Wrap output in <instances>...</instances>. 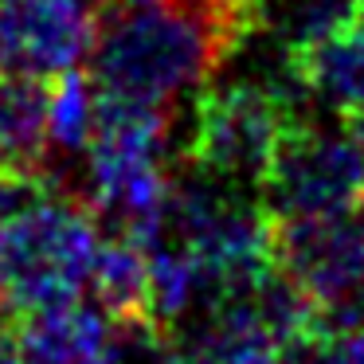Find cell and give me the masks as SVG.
I'll return each mask as SVG.
<instances>
[{
  "label": "cell",
  "mask_w": 364,
  "mask_h": 364,
  "mask_svg": "<svg viewBox=\"0 0 364 364\" xmlns=\"http://www.w3.org/2000/svg\"><path fill=\"white\" fill-rule=\"evenodd\" d=\"M247 20L243 0H106L87 59L90 79L106 102L168 114L204 95Z\"/></svg>",
  "instance_id": "obj_1"
},
{
  "label": "cell",
  "mask_w": 364,
  "mask_h": 364,
  "mask_svg": "<svg viewBox=\"0 0 364 364\" xmlns=\"http://www.w3.org/2000/svg\"><path fill=\"white\" fill-rule=\"evenodd\" d=\"M98 247L95 212L75 196L40 188L0 220V309L24 317L82 298Z\"/></svg>",
  "instance_id": "obj_2"
},
{
  "label": "cell",
  "mask_w": 364,
  "mask_h": 364,
  "mask_svg": "<svg viewBox=\"0 0 364 364\" xmlns=\"http://www.w3.org/2000/svg\"><path fill=\"white\" fill-rule=\"evenodd\" d=\"M168 114L141 106H98V126L87 145V208L110 223L114 235L153 247L165 239L173 176L165 173Z\"/></svg>",
  "instance_id": "obj_3"
},
{
  "label": "cell",
  "mask_w": 364,
  "mask_h": 364,
  "mask_svg": "<svg viewBox=\"0 0 364 364\" xmlns=\"http://www.w3.org/2000/svg\"><path fill=\"white\" fill-rule=\"evenodd\" d=\"M286 134H290V114L270 87L262 82L215 87L200 95L192 161L220 181L259 188Z\"/></svg>",
  "instance_id": "obj_4"
},
{
  "label": "cell",
  "mask_w": 364,
  "mask_h": 364,
  "mask_svg": "<svg viewBox=\"0 0 364 364\" xmlns=\"http://www.w3.org/2000/svg\"><path fill=\"white\" fill-rule=\"evenodd\" d=\"M259 188L274 220L356 208L364 204V141L353 129L290 126Z\"/></svg>",
  "instance_id": "obj_5"
},
{
  "label": "cell",
  "mask_w": 364,
  "mask_h": 364,
  "mask_svg": "<svg viewBox=\"0 0 364 364\" xmlns=\"http://www.w3.org/2000/svg\"><path fill=\"white\" fill-rule=\"evenodd\" d=\"M274 262L314 309L364 294V204L274 220Z\"/></svg>",
  "instance_id": "obj_6"
},
{
  "label": "cell",
  "mask_w": 364,
  "mask_h": 364,
  "mask_svg": "<svg viewBox=\"0 0 364 364\" xmlns=\"http://www.w3.org/2000/svg\"><path fill=\"white\" fill-rule=\"evenodd\" d=\"M95 0H0V75L51 82L95 48Z\"/></svg>",
  "instance_id": "obj_7"
},
{
  "label": "cell",
  "mask_w": 364,
  "mask_h": 364,
  "mask_svg": "<svg viewBox=\"0 0 364 364\" xmlns=\"http://www.w3.org/2000/svg\"><path fill=\"white\" fill-rule=\"evenodd\" d=\"M24 364H118L122 325L98 301H63L24 314L20 325Z\"/></svg>",
  "instance_id": "obj_8"
},
{
  "label": "cell",
  "mask_w": 364,
  "mask_h": 364,
  "mask_svg": "<svg viewBox=\"0 0 364 364\" xmlns=\"http://www.w3.org/2000/svg\"><path fill=\"white\" fill-rule=\"evenodd\" d=\"M294 75L314 98L353 118L364 110V12L294 51Z\"/></svg>",
  "instance_id": "obj_9"
},
{
  "label": "cell",
  "mask_w": 364,
  "mask_h": 364,
  "mask_svg": "<svg viewBox=\"0 0 364 364\" xmlns=\"http://www.w3.org/2000/svg\"><path fill=\"white\" fill-rule=\"evenodd\" d=\"M95 301L118 325H153L149 309V247L129 235L102 239L90 270Z\"/></svg>",
  "instance_id": "obj_10"
},
{
  "label": "cell",
  "mask_w": 364,
  "mask_h": 364,
  "mask_svg": "<svg viewBox=\"0 0 364 364\" xmlns=\"http://www.w3.org/2000/svg\"><path fill=\"white\" fill-rule=\"evenodd\" d=\"M48 157V87L0 75V173H40Z\"/></svg>",
  "instance_id": "obj_11"
},
{
  "label": "cell",
  "mask_w": 364,
  "mask_h": 364,
  "mask_svg": "<svg viewBox=\"0 0 364 364\" xmlns=\"http://www.w3.org/2000/svg\"><path fill=\"white\" fill-rule=\"evenodd\" d=\"M98 106H102V95H98L95 79L82 71H67L59 79H51L48 87V149L55 153H87L90 137H95L98 126Z\"/></svg>",
  "instance_id": "obj_12"
},
{
  "label": "cell",
  "mask_w": 364,
  "mask_h": 364,
  "mask_svg": "<svg viewBox=\"0 0 364 364\" xmlns=\"http://www.w3.org/2000/svg\"><path fill=\"white\" fill-rule=\"evenodd\" d=\"M9 309H0V364H24L20 353V325L9 321Z\"/></svg>",
  "instance_id": "obj_13"
},
{
  "label": "cell",
  "mask_w": 364,
  "mask_h": 364,
  "mask_svg": "<svg viewBox=\"0 0 364 364\" xmlns=\"http://www.w3.org/2000/svg\"><path fill=\"white\" fill-rule=\"evenodd\" d=\"M348 129H353V134H356V137H360V141H364V110H356L353 118H348Z\"/></svg>",
  "instance_id": "obj_14"
},
{
  "label": "cell",
  "mask_w": 364,
  "mask_h": 364,
  "mask_svg": "<svg viewBox=\"0 0 364 364\" xmlns=\"http://www.w3.org/2000/svg\"><path fill=\"white\" fill-rule=\"evenodd\" d=\"M243 4H247V9H251V16H255V9H259L262 0H243Z\"/></svg>",
  "instance_id": "obj_15"
},
{
  "label": "cell",
  "mask_w": 364,
  "mask_h": 364,
  "mask_svg": "<svg viewBox=\"0 0 364 364\" xmlns=\"http://www.w3.org/2000/svg\"><path fill=\"white\" fill-rule=\"evenodd\" d=\"M360 12H364V0H360Z\"/></svg>",
  "instance_id": "obj_16"
}]
</instances>
